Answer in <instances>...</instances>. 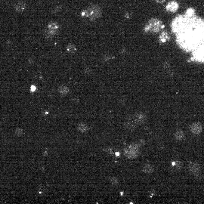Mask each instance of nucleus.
Returning <instances> with one entry per match:
<instances>
[{
  "instance_id": "1",
  "label": "nucleus",
  "mask_w": 204,
  "mask_h": 204,
  "mask_svg": "<svg viewBox=\"0 0 204 204\" xmlns=\"http://www.w3.org/2000/svg\"><path fill=\"white\" fill-rule=\"evenodd\" d=\"M102 9L98 5H91L82 12V16L86 17L90 20H95L100 18L102 15Z\"/></svg>"
},
{
  "instance_id": "2",
  "label": "nucleus",
  "mask_w": 204,
  "mask_h": 204,
  "mask_svg": "<svg viewBox=\"0 0 204 204\" xmlns=\"http://www.w3.org/2000/svg\"><path fill=\"white\" fill-rule=\"evenodd\" d=\"M162 28H163V24L162 21L156 18H152L145 25V30L148 33H157Z\"/></svg>"
},
{
  "instance_id": "3",
  "label": "nucleus",
  "mask_w": 204,
  "mask_h": 204,
  "mask_svg": "<svg viewBox=\"0 0 204 204\" xmlns=\"http://www.w3.org/2000/svg\"><path fill=\"white\" fill-rule=\"evenodd\" d=\"M139 153V147L137 145H131L127 147L124 151V154L129 159L136 157Z\"/></svg>"
},
{
  "instance_id": "4",
  "label": "nucleus",
  "mask_w": 204,
  "mask_h": 204,
  "mask_svg": "<svg viewBox=\"0 0 204 204\" xmlns=\"http://www.w3.org/2000/svg\"><path fill=\"white\" fill-rule=\"evenodd\" d=\"M124 125H125V129L129 130V131H134L135 129L136 126H137V124L135 122L133 116H129L125 119Z\"/></svg>"
},
{
  "instance_id": "5",
  "label": "nucleus",
  "mask_w": 204,
  "mask_h": 204,
  "mask_svg": "<svg viewBox=\"0 0 204 204\" xmlns=\"http://www.w3.org/2000/svg\"><path fill=\"white\" fill-rule=\"evenodd\" d=\"M135 122L138 125H142L147 121V116L142 112H138L133 116Z\"/></svg>"
},
{
  "instance_id": "6",
  "label": "nucleus",
  "mask_w": 204,
  "mask_h": 204,
  "mask_svg": "<svg viewBox=\"0 0 204 204\" xmlns=\"http://www.w3.org/2000/svg\"><path fill=\"white\" fill-rule=\"evenodd\" d=\"M190 130L194 135H199L203 132V125L200 122H194L190 127Z\"/></svg>"
},
{
  "instance_id": "7",
  "label": "nucleus",
  "mask_w": 204,
  "mask_h": 204,
  "mask_svg": "<svg viewBox=\"0 0 204 204\" xmlns=\"http://www.w3.org/2000/svg\"><path fill=\"white\" fill-rule=\"evenodd\" d=\"M189 168L190 172H191L192 174L194 175H197L198 173L200 172L201 171V167H200V165L197 162H192L189 164Z\"/></svg>"
},
{
  "instance_id": "8",
  "label": "nucleus",
  "mask_w": 204,
  "mask_h": 204,
  "mask_svg": "<svg viewBox=\"0 0 204 204\" xmlns=\"http://www.w3.org/2000/svg\"><path fill=\"white\" fill-rule=\"evenodd\" d=\"M26 8H27V4L24 2L20 1L15 3V9L17 12H19V13L24 12L26 10Z\"/></svg>"
},
{
  "instance_id": "9",
  "label": "nucleus",
  "mask_w": 204,
  "mask_h": 204,
  "mask_svg": "<svg viewBox=\"0 0 204 204\" xmlns=\"http://www.w3.org/2000/svg\"><path fill=\"white\" fill-rule=\"evenodd\" d=\"M183 24H184L183 18H182V17H179V18H177L176 19V21H174V23H173V25H172L173 30H174L175 31L179 30V29L181 28V27L183 25Z\"/></svg>"
},
{
  "instance_id": "10",
  "label": "nucleus",
  "mask_w": 204,
  "mask_h": 204,
  "mask_svg": "<svg viewBox=\"0 0 204 204\" xmlns=\"http://www.w3.org/2000/svg\"><path fill=\"white\" fill-rule=\"evenodd\" d=\"M178 8H179V5H178V3L175 1L169 2L166 6V10L170 12H176V11L178 10Z\"/></svg>"
},
{
  "instance_id": "11",
  "label": "nucleus",
  "mask_w": 204,
  "mask_h": 204,
  "mask_svg": "<svg viewBox=\"0 0 204 204\" xmlns=\"http://www.w3.org/2000/svg\"><path fill=\"white\" fill-rule=\"evenodd\" d=\"M174 137L176 141H179V142L180 141H183L185 139V133H184V132L182 130L179 129L177 131H176V132L174 134Z\"/></svg>"
},
{
  "instance_id": "12",
  "label": "nucleus",
  "mask_w": 204,
  "mask_h": 204,
  "mask_svg": "<svg viewBox=\"0 0 204 204\" xmlns=\"http://www.w3.org/2000/svg\"><path fill=\"white\" fill-rule=\"evenodd\" d=\"M142 170L146 174H151L154 172V167L151 164H145L142 168Z\"/></svg>"
},
{
  "instance_id": "13",
  "label": "nucleus",
  "mask_w": 204,
  "mask_h": 204,
  "mask_svg": "<svg viewBox=\"0 0 204 204\" xmlns=\"http://www.w3.org/2000/svg\"><path fill=\"white\" fill-rule=\"evenodd\" d=\"M48 33H49L50 34H54V33L58 30V25L57 23L52 22L48 24Z\"/></svg>"
},
{
  "instance_id": "14",
  "label": "nucleus",
  "mask_w": 204,
  "mask_h": 204,
  "mask_svg": "<svg viewBox=\"0 0 204 204\" xmlns=\"http://www.w3.org/2000/svg\"><path fill=\"white\" fill-rule=\"evenodd\" d=\"M58 92L62 96L67 95L69 93V88L67 86H66V85H61L58 88Z\"/></svg>"
},
{
  "instance_id": "15",
  "label": "nucleus",
  "mask_w": 204,
  "mask_h": 204,
  "mask_svg": "<svg viewBox=\"0 0 204 204\" xmlns=\"http://www.w3.org/2000/svg\"><path fill=\"white\" fill-rule=\"evenodd\" d=\"M89 125L85 123H79L78 125V130L81 132H86L89 131Z\"/></svg>"
},
{
  "instance_id": "16",
  "label": "nucleus",
  "mask_w": 204,
  "mask_h": 204,
  "mask_svg": "<svg viewBox=\"0 0 204 204\" xmlns=\"http://www.w3.org/2000/svg\"><path fill=\"white\" fill-rule=\"evenodd\" d=\"M67 52H70V53H74V52H76V45L73 43L68 44L67 46Z\"/></svg>"
},
{
  "instance_id": "17",
  "label": "nucleus",
  "mask_w": 204,
  "mask_h": 204,
  "mask_svg": "<svg viewBox=\"0 0 204 204\" xmlns=\"http://www.w3.org/2000/svg\"><path fill=\"white\" fill-rule=\"evenodd\" d=\"M159 39H160L161 42H166L167 39H169V34L166 33V32H162V33H161Z\"/></svg>"
},
{
  "instance_id": "18",
  "label": "nucleus",
  "mask_w": 204,
  "mask_h": 204,
  "mask_svg": "<svg viewBox=\"0 0 204 204\" xmlns=\"http://www.w3.org/2000/svg\"><path fill=\"white\" fill-rule=\"evenodd\" d=\"M110 183L112 185H117L118 183H119V180L116 177H110Z\"/></svg>"
},
{
  "instance_id": "19",
  "label": "nucleus",
  "mask_w": 204,
  "mask_h": 204,
  "mask_svg": "<svg viewBox=\"0 0 204 204\" xmlns=\"http://www.w3.org/2000/svg\"><path fill=\"white\" fill-rule=\"evenodd\" d=\"M172 166L176 167V169H180L182 167V163L180 162V161H176V162H172Z\"/></svg>"
},
{
  "instance_id": "20",
  "label": "nucleus",
  "mask_w": 204,
  "mask_h": 204,
  "mask_svg": "<svg viewBox=\"0 0 204 204\" xmlns=\"http://www.w3.org/2000/svg\"><path fill=\"white\" fill-rule=\"evenodd\" d=\"M15 135H16L17 136H18V137L22 136L23 135H24V130L21 128L16 129V130H15Z\"/></svg>"
},
{
  "instance_id": "21",
  "label": "nucleus",
  "mask_w": 204,
  "mask_h": 204,
  "mask_svg": "<svg viewBox=\"0 0 204 204\" xmlns=\"http://www.w3.org/2000/svg\"><path fill=\"white\" fill-rule=\"evenodd\" d=\"M155 1H156V2H159V3H163L164 2L166 1V0H155Z\"/></svg>"
},
{
  "instance_id": "22",
  "label": "nucleus",
  "mask_w": 204,
  "mask_h": 204,
  "mask_svg": "<svg viewBox=\"0 0 204 204\" xmlns=\"http://www.w3.org/2000/svg\"><path fill=\"white\" fill-rule=\"evenodd\" d=\"M35 90H36V87H34V85H33V86L31 87V91L34 92Z\"/></svg>"
}]
</instances>
